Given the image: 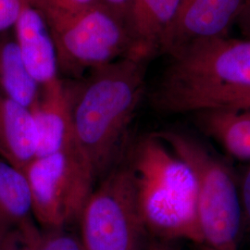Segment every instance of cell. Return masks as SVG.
Here are the masks:
<instances>
[{"label": "cell", "instance_id": "1", "mask_svg": "<svg viewBox=\"0 0 250 250\" xmlns=\"http://www.w3.org/2000/svg\"><path fill=\"white\" fill-rule=\"evenodd\" d=\"M147 59L127 54L67 85L74 146L96 178L123 145L146 88Z\"/></svg>", "mask_w": 250, "mask_h": 250}, {"label": "cell", "instance_id": "2", "mask_svg": "<svg viewBox=\"0 0 250 250\" xmlns=\"http://www.w3.org/2000/svg\"><path fill=\"white\" fill-rule=\"evenodd\" d=\"M130 166L146 232L202 246L197 179L188 163L152 134L137 144Z\"/></svg>", "mask_w": 250, "mask_h": 250}, {"label": "cell", "instance_id": "3", "mask_svg": "<svg viewBox=\"0 0 250 250\" xmlns=\"http://www.w3.org/2000/svg\"><path fill=\"white\" fill-rule=\"evenodd\" d=\"M170 55L150 95L153 107L161 113H197L208 99L250 88V40L200 39Z\"/></svg>", "mask_w": 250, "mask_h": 250}, {"label": "cell", "instance_id": "4", "mask_svg": "<svg viewBox=\"0 0 250 250\" xmlns=\"http://www.w3.org/2000/svg\"><path fill=\"white\" fill-rule=\"evenodd\" d=\"M44 16L56 47L59 72L79 77L115 62L131 50L125 19L101 3L69 9L27 0Z\"/></svg>", "mask_w": 250, "mask_h": 250}, {"label": "cell", "instance_id": "5", "mask_svg": "<svg viewBox=\"0 0 250 250\" xmlns=\"http://www.w3.org/2000/svg\"><path fill=\"white\" fill-rule=\"evenodd\" d=\"M156 134L195 173L203 238L198 250H240L243 229L238 182L230 166L189 134L177 131Z\"/></svg>", "mask_w": 250, "mask_h": 250}, {"label": "cell", "instance_id": "6", "mask_svg": "<svg viewBox=\"0 0 250 250\" xmlns=\"http://www.w3.org/2000/svg\"><path fill=\"white\" fill-rule=\"evenodd\" d=\"M78 237L83 250H140L146 230L130 164L107 173L81 211Z\"/></svg>", "mask_w": 250, "mask_h": 250}, {"label": "cell", "instance_id": "7", "mask_svg": "<svg viewBox=\"0 0 250 250\" xmlns=\"http://www.w3.org/2000/svg\"><path fill=\"white\" fill-rule=\"evenodd\" d=\"M33 201V217L45 229L77 223L96 176L75 146L36 158L23 170Z\"/></svg>", "mask_w": 250, "mask_h": 250}, {"label": "cell", "instance_id": "8", "mask_svg": "<svg viewBox=\"0 0 250 250\" xmlns=\"http://www.w3.org/2000/svg\"><path fill=\"white\" fill-rule=\"evenodd\" d=\"M246 0H182L161 50L171 54L196 40L224 36Z\"/></svg>", "mask_w": 250, "mask_h": 250}, {"label": "cell", "instance_id": "9", "mask_svg": "<svg viewBox=\"0 0 250 250\" xmlns=\"http://www.w3.org/2000/svg\"><path fill=\"white\" fill-rule=\"evenodd\" d=\"M37 133V156L43 157L74 146L71 106L67 85L61 78L40 87L30 107Z\"/></svg>", "mask_w": 250, "mask_h": 250}, {"label": "cell", "instance_id": "10", "mask_svg": "<svg viewBox=\"0 0 250 250\" xmlns=\"http://www.w3.org/2000/svg\"><path fill=\"white\" fill-rule=\"evenodd\" d=\"M17 45L28 72L44 86L60 78L53 38L44 16L27 0L13 28Z\"/></svg>", "mask_w": 250, "mask_h": 250}, {"label": "cell", "instance_id": "11", "mask_svg": "<svg viewBox=\"0 0 250 250\" xmlns=\"http://www.w3.org/2000/svg\"><path fill=\"white\" fill-rule=\"evenodd\" d=\"M182 0H132L125 21L131 38L128 54L149 60L161 50Z\"/></svg>", "mask_w": 250, "mask_h": 250}, {"label": "cell", "instance_id": "12", "mask_svg": "<svg viewBox=\"0 0 250 250\" xmlns=\"http://www.w3.org/2000/svg\"><path fill=\"white\" fill-rule=\"evenodd\" d=\"M0 155L22 171L37 156V133L31 109L1 91Z\"/></svg>", "mask_w": 250, "mask_h": 250}, {"label": "cell", "instance_id": "13", "mask_svg": "<svg viewBox=\"0 0 250 250\" xmlns=\"http://www.w3.org/2000/svg\"><path fill=\"white\" fill-rule=\"evenodd\" d=\"M200 128L238 161L250 163V109H210L197 112Z\"/></svg>", "mask_w": 250, "mask_h": 250}, {"label": "cell", "instance_id": "14", "mask_svg": "<svg viewBox=\"0 0 250 250\" xmlns=\"http://www.w3.org/2000/svg\"><path fill=\"white\" fill-rule=\"evenodd\" d=\"M0 91L9 99L30 107L39 95L40 86L28 72L14 34L0 35Z\"/></svg>", "mask_w": 250, "mask_h": 250}, {"label": "cell", "instance_id": "15", "mask_svg": "<svg viewBox=\"0 0 250 250\" xmlns=\"http://www.w3.org/2000/svg\"><path fill=\"white\" fill-rule=\"evenodd\" d=\"M0 217L12 227L34 221L26 175L4 158H0Z\"/></svg>", "mask_w": 250, "mask_h": 250}, {"label": "cell", "instance_id": "16", "mask_svg": "<svg viewBox=\"0 0 250 250\" xmlns=\"http://www.w3.org/2000/svg\"><path fill=\"white\" fill-rule=\"evenodd\" d=\"M3 250H83L78 234L64 229H45L31 221L14 227Z\"/></svg>", "mask_w": 250, "mask_h": 250}, {"label": "cell", "instance_id": "17", "mask_svg": "<svg viewBox=\"0 0 250 250\" xmlns=\"http://www.w3.org/2000/svg\"><path fill=\"white\" fill-rule=\"evenodd\" d=\"M237 182L241 207L242 231H247L250 234V163L242 170Z\"/></svg>", "mask_w": 250, "mask_h": 250}, {"label": "cell", "instance_id": "18", "mask_svg": "<svg viewBox=\"0 0 250 250\" xmlns=\"http://www.w3.org/2000/svg\"><path fill=\"white\" fill-rule=\"evenodd\" d=\"M23 4L24 0H0V35L14 28Z\"/></svg>", "mask_w": 250, "mask_h": 250}, {"label": "cell", "instance_id": "19", "mask_svg": "<svg viewBox=\"0 0 250 250\" xmlns=\"http://www.w3.org/2000/svg\"><path fill=\"white\" fill-rule=\"evenodd\" d=\"M52 5L69 9H84L100 4L99 0H43Z\"/></svg>", "mask_w": 250, "mask_h": 250}, {"label": "cell", "instance_id": "20", "mask_svg": "<svg viewBox=\"0 0 250 250\" xmlns=\"http://www.w3.org/2000/svg\"><path fill=\"white\" fill-rule=\"evenodd\" d=\"M102 5L125 19L132 0H99Z\"/></svg>", "mask_w": 250, "mask_h": 250}, {"label": "cell", "instance_id": "21", "mask_svg": "<svg viewBox=\"0 0 250 250\" xmlns=\"http://www.w3.org/2000/svg\"><path fill=\"white\" fill-rule=\"evenodd\" d=\"M233 106L239 109H250V88L243 90L234 96Z\"/></svg>", "mask_w": 250, "mask_h": 250}, {"label": "cell", "instance_id": "22", "mask_svg": "<svg viewBox=\"0 0 250 250\" xmlns=\"http://www.w3.org/2000/svg\"><path fill=\"white\" fill-rule=\"evenodd\" d=\"M14 227L10 226L7 222H5L1 217H0V250H3L4 246L6 244V241L8 239L9 232Z\"/></svg>", "mask_w": 250, "mask_h": 250}, {"label": "cell", "instance_id": "23", "mask_svg": "<svg viewBox=\"0 0 250 250\" xmlns=\"http://www.w3.org/2000/svg\"><path fill=\"white\" fill-rule=\"evenodd\" d=\"M140 250H143L142 249ZM168 250V249H166V248H164V247H161V246H154V247H152V248H149L148 250Z\"/></svg>", "mask_w": 250, "mask_h": 250}, {"label": "cell", "instance_id": "24", "mask_svg": "<svg viewBox=\"0 0 250 250\" xmlns=\"http://www.w3.org/2000/svg\"><path fill=\"white\" fill-rule=\"evenodd\" d=\"M245 7H250V0H246Z\"/></svg>", "mask_w": 250, "mask_h": 250}]
</instances>
